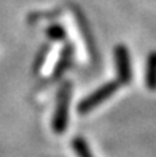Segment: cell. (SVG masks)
<instances>
[{"instance_id": "obj_1", "label": "cell", "mask_w": 156, "mask_h": 157, "mask_svg": "<svg viewBox=\"0 0 156 157\" xmlns=\"http://www.w3.org/2000/svg\"><path fill=\"white\" fill-rule=\"evenodd\" d=\"M71 94H72V84L71 81H65L60 87V90H58L55 110H54V116H53V123H51L53 131L55 134H58V135L65 132L66 127H68Z\"/></svg>"}, {"instance_id": "obj_2", "label": "cell", "mask_w": 156, "mask_h": 157, "mask_svg": "<svg viewBox=\"0 0 156 157\" xmlns=\"http://www.w3.org/2000/svg\"><path fill=\"white\" fill-rule=\"evenodd\" d=\"M120 83L119 81H108V83L102 84L99 88H97L96 91H93L90 95L80 101V103L77 105V112L80 114H87L91 110L99 106L102 102H105L107 99H109L113 94L119 90Z\"/></svg>"}, {"instance_id": "obj_3", "label": "cell", "mask_w": 156, "mask_h": 157, "mask_svg": "<svg viewBox=\"0 0 156 157\" xmlns=\"http://www.w3.org/2000/svg\"><path fill=\"white\" fill-rule=\"evenodd\" d=\"M113 58H115L118 81L120 84H129L131 81V59L129 48L124 44H118L113 48Z\"/></svg>"}, {"instance_id": "obj_4", "label": "cell", "mask_w": 156, "mask_h": 157, "mask_svg": "<svg viewBox=\"0 0 156 157\" xmlns=\"http://www.w3.org/2000/svg\"><path fill=\"white\" fill-rule=\"evenodd\" d=\"M72 13H75V17H76V21H77V26H79L80 33H82L86 44H87L88 52H90L91 55H94V51H96L94 39H93V35H91L90 26H88V24H87V19H86V17L83 15V13L80 11V8L76 7V6H72Z\"/></svg>"}, {"instance_id": "obj_5", "label": "cell", "mask_w": 156, "mask_h": 157, "mask_svg": "<svg viewBox=\"0 0 156 157\" xmlns=\"http://www.w3.org/2000/svg\"><path fill=\"white\" fill-rule=\"evenodd\" d=\"M72 55H73V47L71 44H65L62 47V50H61V55L57 61V65H55L54 71H53V78H58L66 71V68L71 63Z\"/></svg>"}, {"instance_id": "obj_6", "label": "cell", "mask_w": 156, "mask_h": 157, "mask_svg": "<svg viewBox=\"0 0 156 157\" xmlns=\"http://www.w3.org/2000/svg\"><path fill=\"white\" fill-rule=\"evenodd\" d=\"M145 86L149 91H156V50L149 52L146 58Z\"/></svg>"}, {"instance_id": "obj_7", "label": "cell", "mask_w": 156, "mask_h": 157, "mask_svg": "<svg viewBox=\"0 0 156 157\" xmlns=\"http://www.w3.org/2000/svg\"><path fill=\"white\" fill-rule=\"evenodd\" d=\"M72 147H73V150L76 152L77 157H94L90 147H88L87 142L83 138H80V136H77V138H75L73 141H72Z\"/></svg>"}, {"instance_id": "obj_8", "label": "cell", "mask_w": 156, "mask_h": 157, "mask_svg": "<svg viewBox=\"0 0 156 157\" xmlns=\"http://www.w3.org/2000/svg\"><path fill=\"white\" fill-rule=\"evenodd\" d=\"M46 35L50 40L53 41H61L66 37V32L64 29L62 25L60 24H53L46 29Z\"/></svg>"}, {"instance_id": "obj_9", "label": "cell", "mask_w": 156, "mask_h": 157, "mask_svg": "<svg viewBox=\"0 0 156 157\" xmlns=\"http://www.w3.org/2000/svg\"><path fill=\"white\" fill-rule=\"evenodd\" d=\"M49 51H50L49 44H44V46L40 48V51H39L37 57H36V59H35V66H33V72H35V73H37V72L43 68V63H44V61H46Z\"/></svg>"}]
</instances>
